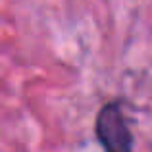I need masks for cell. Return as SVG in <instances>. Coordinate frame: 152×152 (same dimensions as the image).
Listing matches in <instances>:
<instances>
[{"mask_svg": "<svg viewBox=\"0 0 152 152\" xmlns=\"http://www.w3.org/2000/svg\"><path fill=\"white\" fill-rule=\"evenodd\" d=\"M94 135L104 152H133V133L118 100L106 102L98 110Z\"/></svg>", "mask_w": 152, "mask_h": 152, "instance_id": "cell-1", "label": "cell"}]
</instances>
